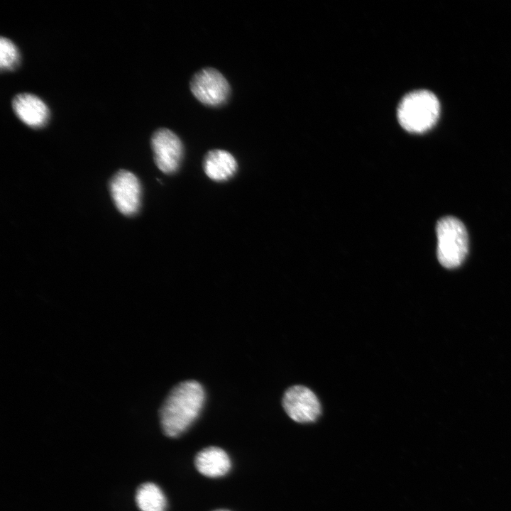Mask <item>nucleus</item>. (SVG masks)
Returning a JSON list of instances; mask_svg holds the SVG:
<instances>
[{"instance_id":"obj_10","label":"nucleus","mask_w":511,"mask_h":511,"mask_svg":"<svg viewBox=\"0 0 511 511\" xmlns=\"http://www.w3.org/2000/svg\"><path fill=\"white\" fill-rule=\"evenodd\" d=\"M203 167L206 175L212 180L225 181L236 173L237 163L230 153L214 149L204 156Z\"/></svg>"},{"instance_id":"obj_9","label":"nucleus","mask_w":511,"mask_h":511,"mask_svg":"<svg viewBox=\"0 0 511 511\" xmlns=\"http://www.w3.org/2000/svg\"><path fill=\"white\" fill-rule=\"evenodd\" d=\"M194 465L201 474L209 478L224 476L231 468L229 455L217 446H209L201 450L195 456Z\"/></svg>"},{"instance_id":"obj_5","label":"nucleus","mask_w":511,"mask_h":511,"mask_svg":"<svg viewBox=\"0 0 511 511\" xmlns=\"http://www.w3.org/2000/svg\"><path fill=\"white\" fill-rule=\"evenodd\" d=\"M282 406L287 415L299 423L315 421L321 414V405L316 395L303 385L288 388L282 398Z\"/></svg>"},{"instance_id":"obj_4","label":"nucleus","mask_w":511,"mask_h":511,"mask_svg":"<svg viewBox=\"0 0 511 511\" xmlns=\"http://www.w3.org/2000/svg\"><path fill=\"white\" fill-rule=\"evenodd\" d=\"M190 89L200 102L209 106H217L224 103L230 92L226 78L211 67L197 72L191 80Z\"/></svg>"},{"instance_id":"obj_3","label":"nucleus","mask_w":511,"mask_h":511,"mask_svg":"<svg viewBox=\"0 0 511 511\" xmlns=\"http://www.w3.org/2000/svg\"><path fill=\"white\" fill-rule=\"evenodd\" d=\"M437 258L446 268H454L464 260L468 251V237L463 224L448 216L440 219L436 227Z\"/></svg>"},{"instance_id":"obj_12","label":"nucleus","mask_w":511,"mask_h":511,"mask_svg":"<svg viewBox=\"0 0 511 511\" xmlns=\"http://www.w3.org/2000/svg\"><path fill=\"white\" fill-rule=\"evenodd\" d=\"M19 62V53L14 43L7 38L0 39V67L1 70H11Z\"/></svg>"},{"instance_id":"obj_13","label":"nucleus","mask_w":511,"mask_h":511,"mask_svg":"<svg viewBox=\"0 0 511 511\" xmlns=\"http://www.w3.org/2000/svg\"><path fill=\"white\" fill-rule=\"evenodd\" d=\"M214 511H230V510H224V509H219V510H214Z\"/></svg>"},{"instance_id":"obj_2","label":"nucleus","mask_w":511,"mask_h":511,"mask_svg":"<svg viewBox=\"0 0 511 511\" xmlns=\"http://www.w3.org/2000/svg\"><path fill=\"white\" fill-rule=\"evenodd\" d=\"M440 112L437 97L428 90H417L405 95L397 109L399 123L406 131L421 133L436 122Z\"/></svg>"},{"instance_id":"obj_11","label":"nucleus","mask_w":511,"mask_h":511,"mask_svg":"<svg viewBox=\"0 0 511 511\" xmlns=\"http://www.w3.org/2000/svg\"><path fill=\"white\" fill-rule=\"evenodd\" d=\"M136 502L141 511H165L167 507L163 492L153 483H145L138 488Z\"/></svg>"},{"instance_id":"obj_7","label":"nucleus","mask_w":511,"mask_h":511,"mask_svg":"<svg viewBox=\"0 0 511 511\" xmlns=\"http://www.w3.org/2000/svg\"><path fill=\"white\" fill-rule=\"evenodd\" d=\"M151 147L154 161L163 172L171 174L177 170L183 155V146L175 133L167 128L158 129L151 138Z\"/></svg>"},{"instance_id":"obj_8","label":"nucleus","mask_w":511,"mask_h":511,"mask_svg":"<svg viewBox=\"0 0 511 511\" xmlns=\"http://www.w3.org/2000/svg\"><path fill=\"white\" fill-rule=\"evenodd\" d=\"M12 107L16 116L32 128L43 126L49 118L47 105L32 94L21 93L15 96L12 101Z\"/></svg>"},{"instance_id":"obj_6","label":"nucleus","mask_w":511,"mask_h":511,"mask_svg":"<svg viewBox=\"0 0 511 511\" xmlns=\"http://www.w3.org/2000/svg\"><path fill=\"white\" fill-rule=\"evenodd\" d=\"M111 197L118 210L126 216H133L141 205V187L132 172L121 170L109 183Z\"/></svg>"},{"instance_id":"obj_1","label":"nucleus","mask_w":511,"mask_h":511,"mask_svg":"<svg viewBox=\"0 0 511 511\" xmlns=\"http://www.w3.org/2000/svg\"><path fill=\"white\" fill-rule=\"evenodd\" d=\"M204 400V389L195 380H186L174 387L160 410L164 434L177 437L186 431L199 416Z\"/></svg>"}]
</instances>
